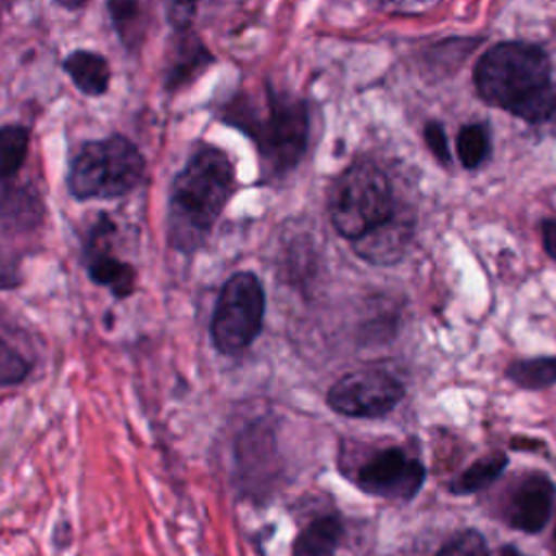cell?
Masks as SVG:
<instances>
[{"instance_id":"1","label":"cell","mask_w":556,"mask_h":556,"mask_svg":"<svg viewBox=\"0 0 556 556\" xmlns=\"http://www.w3.org/2000/svg\"><path fill=\"white\" fill-rule=\"evenodd\" d=\"M478 96L526 122L556 117V80L547 54L532 43L504 41L489 48L476 70Z\"/></svg>"},{"instance_id":"25","label":"cell","mask_w":556,"mask_h":556,"mask_svg":"<svg viewBox=\"0 0 556 556\" xmlns=\"http://www.w3.org/2000/svg\"><path fill=\"white\" fill-rule=\"evenodd\" d=\"M20 282L22 278L17 274V265L0 256V289H15Z\"/></svg>"},{"instance_id":"27","label":"cell","mask_w":556,"mask_h":556,"mask_svg":"<svg viewBox=\"0 0 556 556\" xmlns=\"http://www.w3.org/2000/svg\"><path fill=\"white\" fill-rule=\"evenodd\" d=\"M61 7H65V9H78V7H83L85 2H89V0H56Z\"/></svg>"},{"instance_id":"4","label":"cell","mask_w":556,"mask_h":556,"mask_svg":"<svg viewBox=\"0 0 556 556\" xmlns=\"http://www.w3.org/2000/svg\"><path fill=\"white\" fill-rule=\"evenodd\" d=\"M141 152L126 137L87 143L74 159L67 187L76 200L119 198L130 193L143 178Z\"/></svg>"},{"instance_id":"10","label":"cell","mask_w":556,"mask_h":556,"mask_svg":"<svg viewBox=\"0 0 556 556\" xmlns=\"http://www.w3.org/2000/svg\"><path fill=\"white\" fill-rule=\"evenodd\" d=\"M415 219L406 208H393L387 219L354 239V252L371 265L397 263L413 239Z\"/></svg>"},{"instance_id":"18","label":"cell","mask_w":556,"mask_h":556,"mask_svg":"<svg viewBox=\"0 0 556 556\" xmlns=\"http://www.w3.org/2000/svg\"><path fill=\"white\" fill-rule=\"evenodd\" d=\"M30 135L24 126H0V180L20 172L28 154Z\"/></svg>"},{"instance_id":"7","label":"cell","mask_w":556,"mask_h":556,"mask_svg":"<svg viewBox=\"0 0 556 556\" xmlns=\"http://www.w3.org/2000/svg\"><path fill=\"white\" fill-rule=\"evenodd\" d=\"M404 397V387L384 371H352L328 391L334 413L348 417H380L393 410Z\"/></svg>"},{"instance_id":"15","label":"cell","mask_w":556,"mask_h":556,"mask_svg":"<svg viewBox=\"0 0 556 556\" xmlns=\"http://www.w3.org/2000/svg\"><path fill=\"white\" fill-rule=\"evenodd\" d=\"M508 458L502 452H491L482 458H478L476 463H471L454 482H452V491L458 495H469L476 491L486 489L495 478H500V473L506 469Z\"/></svg>"},{"instance_id":"23","label":"cell","mask_w":556,"mask_h":556,"mask_svg":"<svg viewBox=\"0 0 556 556\" xmlns=\"http://www.w3.org/2000/svg\"><path fill=\"white\" fill-rule=\"evenodd\" d=\"M204 0H167V17L178 30H187Z\"/></svg>"},{"instance_id":"21","label":"cell","mask_w":556,"mask_h":556,"mask_svg":"<svg viewBox=\"0 0 556 556\" xmlns=\"http://www.w3.org/2000/svg\"><path fill=\"white\" fill-rule=\"evenodd\" d=\"M437 556H489L486 541L478 530H465L454 534Z\"/></svg>"},{"instance_id":"6","label":"cell","mask_w":556,"mask_h":556,"mask_svg":"<svg viewBox=\"0 0 556 556\" xmlns=\"http://www.w3.org/2000/svg\"><path fill=\"white\" fill-rule=\"evenodd\" d=\"M265 315V293L261 280L252 271L230 276L217 298L211 339L217 352L235 356L243 352L261 332Z\"/></svg>"},{"instance_id":"19","label":"cell","mask_w":556,"mask_h":556,"mask_svg":"<svg viewBox=\"0 0 556 556\" xmlns=\"http://www.w3.org/2000/svg\"><path fill=\"white\" fill-rule=\"evenodd\" d=\"M456 152L467 169L480 167L489 152H491V141H489V130L484 124H467L458 130L456 137Z\"/></svg>"},{"instance_id":"8","label":"cell","mask_w":556,"mask_h":556,"mask_svg":"<svg viewBox=\"0 0 556 556\" xmlns=\"http://www.w3.org/2000/svg\"><path fill=\"white\" fill-rule=\"evenodd\" d=\"M354 480L358 489L369 495L410 500L426 480V467L417 458H410L402 447H387L363 463Z\"/></svg>"},{"instance_id":"5","label":"cell","mask_w":556,"mask_h":556,"mask_svg":"<svg viewBox=\"0 0 556 556\" xmlns=\"http://www.w3.org/2000/svg\"><path fill=\"white\" fill-rule=\"evenodd\" d=\"M395 208L387 174L371 161L352 163L330 187L328 211L334 230L356 239Z\"/></svg>"},{"instance_id":"16","label":"cell","mask_w":556,"mask_h":556,"mask_svg":"<svg viewBox=\"0 0 556 556\" xmlns=\"http://www.w3.org/2000/svg\"><path fill=\"white\" fill-rule=\"evenodd\" d=\"M508 378L523 389H545L556 384V356H543V358H523L515 361L506 369Z\"/></svg>"},{"instance_id":"22","label":"cell","mask_w":556,"mask_h":556,"mask_svg":"<svg viewBox=\"0 0 556 556\" xmlns=\"http://www.w3.org/2000/svg\"><path fill=\"white\" fill-rule=\"evenodd\" d=\"M424 139H426L428 150L437 156V161L443 163V165H450L452 156H450V148H447L445 128H443L437 119H432V122H428V124L424 126Z\"/></svg>"},{"instance_id":"29","label":"cell","mask_w":556,"mask_h":556,"mask_svg":"<svg viewBox=\"0 0 556 556\" xmlns=\"http://www.w3.org/2000/svg\"><path fill=\"white\" fill-rule=\"evenodd\" d=\"M554 543H556V532H554Z\"/></svg>"},{"instance_id":"17","label":"cell","mask_w":556,"mask_h":556,"mask_svg":"<svg viewBox=\"0 0 556 556\" xmlns=\"http://www.w3.org/2000/svg\"><path fill=\"white\" fill-rule=\"evenodd\" d=\"M109 15L119 39H124L128 48H135L143 33L146 2L143 0H109Z\"/></svg>"},{"instance_id":"28","label":"cell","mask_w":556,"mask_h":556,"mask_svg":"<svg viewBox=\"0 0 556 556\" xmlns=\"http://www.w3.org/2000/svg\"><path fill=\"white\" fill-rule=\"evenodd\" d=\"M500 556H526V554H521L515 545H504L502 552H500Z\"/></svg>"},{"instance_id":"14","label":"cell","mask_w":556,"mask_h":556,"mask_svg":"<svg viewBox=\"0 0 556 556\" xmlns=\"http://www.w3.org/2000/svg\"><path fill=\"white\" fill-rule=\"evenodd\" d=\"M341 539L343 526L337 517H317L298 534L293 543V556H334Z\"/></svg>"},{"instance_id":"3","label":"cell","mask_w":556,"mask_h":556,"mask_svg":"<svg viewBox=\"0 0 556 556\" xmlns=\"http://www.w3.org/2000/svg\"><path fill=\"white\" fill-rule=\"evenodd\" d=\"M224 122L245 132L261 156L263 174L276 178L291 172L308 141V111L304 100L265 87L261 96L239 93L222 113Z\"/></svg>"},{"instance_id":"2","label":"cell","mask_w":556,"mask_h":556,"mask_svg":"<svg viewBox=\"0 0 556 556\" xmlns=\"http://www.w3.org/2000/svg\"><path fill=\"white\" fill-rule=\"evenodd\" d=\"M235 191V167L217 148L198 150L172 182L167 239L182 254L204 245Z\"/></svg>"},{"instance_id":"24","label":"cell","mask_w":556,"mask_h":556,"mask_svg":"<svg viewBox=\"0 0 556 556\" xmlns=\"http://www.w3.org/2000/svg\"><path fill=\"white\" fill-rule=\"evenodd\" d=\"M378 7L391 13H424L432 9L439 0H374Z\"/></svg>"},{"instance_id":"11","label":"cell","mask_w":556,"mask_h":556,"mask_svg":"<svg viewBox=\"0 0 556 556\" xmlns=\"http://www.w3.org/2000/svg\"><path fill=\"white\" fill-rule=\"evenodd\" d=\"M554 482L545 473L523 476L510 491L506 506V521L521 532H541L549 519Z\"/></svg>"},{"instance_id":"9","label":"cell","mask_w":556,"mask_h":556,"mask_svg":"<svg viewBox=\"0 0 556 556\" xmlns=\"http://www.w3.org/2000/svg\"><path fill=\"white\" fill-rule=\"evenodd\" d=\"M115 235V224L100 215V219L93 224V228L87 235L85 243V256H87V276L91 282L106 287L113 298L126 300L137 289V269L113 256L111 241Z\"/></svg>"},{"instance_id":"26","label":"cell","mask_w":556,"mask_h":556,"mask_svg":"<svg viewBox=\"0 0 556 556\" xmlns=\"http://www.w3.org/2000/svg\"><path fill=\"white\" fill-rule=\"evenodd\" d=\"M541 235H543V248H545L547 256H552L556 261V222L545 219L541 224Z\"/></svg>"},{"instance_id":"20","label":"cell","mask_w":556,"mask_h":556,"mask_svg":"<svg viewBox=\"0 0 556 556\" xmlns=\"http://www.w3.org/2000/svg\"><path fill=\"white\" fill-rule=\"evenodd\" d=\"M30 361L0 337V389L20 384L30 374Z\"/></svg>"},{"instance_id":"13","label":"cell","mask_w":556,"mask_h":556,"mask_svg":"<svg viewBox=\"0 0 556 556\" xmlns=\"http://www.w3.org/2000/svg\"><path fill=\"white\" fill-rule=\"evenodd\" d=\"M63 67L72 83L87 96H102L109 89L111 70L102 54L91 50H76L65 61Z\"/></svg>"},{"instance_id":"12","label":"cell","mask_w":556,"mask_h":556,"mask_svg":"<svg viewBox=\"0 0 556 556\" xmlns=\"http://www.w3.org/2000/svg\"><path fill=\"white\" fill-rule=\"evenodd\" d=\"M211 61L213 56L204 48V43L198 37L182 30V37L178 39L172 54V63L167 67V76H165L167 89H178L191 83Z\"/></svg>"}]
</instances>
